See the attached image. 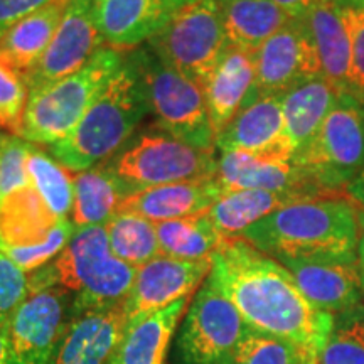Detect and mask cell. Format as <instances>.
<instances>
[{"label": "cell", "instance_id": "obj_43", "mask_svg": "<svg viewBox=\"0 0 364 364\" xmlns=\"http://www.w3.org/2000/svg\"><path fill=\"white\" fill-rule=\"evenodd\" d=\"M358 226H359V235H358V270L359 277H361L363 287H364V209L358 208Z\"/></svg>", "mask_w": 364, "mask_h": 364}, {"label": "cell", "instance_id": "obj_42", "mask_svg": "<svg viewBox=\"0 0 364 364\" xmlns=\"http://www.w3.org/2000/svg\"><path fill=\"white\" fill-rule=\"evenodd\" d=\"M344 194L346 198L351 199L359 209H364V167L363 171L346 186Z\"/></svg>", "mask_w": 364, "mask_h": 364}, {"label": "cell", "instance_id": "obj_9", "mask_svg": "<svg viewBox=\"0 0 364 364\" xmlns=\"http://www.w3.org/2000/svg\"><path fill=\"white\" fill-rule=\"evenodd\" d=\"M147 43L162 61L204 88L228 48L220 0L181 9Z\"/></svg>", "mask_w": 364, "mask_h": 364}, {"label": "cell", "instance_id": "obj_1", "mask_svg": "<svg viewBox=\"0 0 364 364\" xmlns=\"http://www.w3.org/2000/svg\"><path fill=\"white\" fill-rule=\"evenodd\" d=\"M209 277L255 331L321 353L334 316L304 297L292 273L241 236H230L213 255Z\"/></svg>", "mask_w": 364, "mask_h": 364}, {"label": "cell", "instance_id": "obj_13", "mask_svg": "<svg viewBox=\"0 0 364 364\" xmlns=\"http://www.w3.org/2000/svg\"><path fill=\"white\" fill-rule=\"evenodd\" d=\"M103 48L107 46L97 24L95 0H68L51 44L26 75L29 90L75 75Z\"/></svg>", "mask_w": 364, "mask_h": 364}, {"label": "cell", "instance_id": "obj_27", "mask_svg": "<svg viewBox=\"0 0 364 364\" xmlns=\"http://www.w3.org/2000/svg\"><path fill=\"white\" fill-rule=\"evenodd\" d=\"M228 46L255 53L292 21L272 0H220Z\"/></svg>", "mask_w": 364, "mask_h": 364}, {"label": "cell", "instance_id": "obj_20", "mask_svg": "<svg viewBox=\"0 0 364 364\" xmlns=\"http://www.w3.org/2000/svg\"><path fill=\"white\" fill-rule=\"evenodd\" d=\"M95 16L105 46L120 51L149 41L174 14L166 0H95Z\"/></svg>", "mask_w": 364, "mask_h": 364}, {"label": "cell", "instance_id": "obj_25", "mask_svg": "<svg viewBox=\"0 0 364 364\" xmlns=\"http://www.w3.org/2000/svg\"><path fill=\"white\" fill-rule=\"evenodd\" d=\"M66 6L68 0H56L7 27L0 36V61L26 76L51 44Z\"/></svg>", "mask_w": 364, "mask_h": 364}, {"label": "cell", "instance_id": "obj_40", "mask_svg": "<svg viewBox=\"0 0 364 364\" xmlns=\"http://www.w3.org/2000/svg\"><path fill=\"white\" fill-rule=\"evenodd\" d=\"M53 2H56V0H0V36L14 22Z\"/></svg>", "mask_w": 364, "mask_h": 364}, {"label": "cell", "instance_id": "obj_30", "mask_svg": "<svg viewBox=\"0 0 364 364\" xmlns=\"http://www.w3.org/2000/svg\"><path fill=\"white\" fill-rule=\"evenodd\" d=\"M161 255L177 260L211 258L225 241L206 213L179 220L156 223Z\"/></svg>", "mask_w": 364, "mask_h": 364}, {"label": "cell", "instance_id": "obj_29", "mask_svg": "<svg viewBox=\"0 0 364 364\" xmlns=\"http://www.w3.org/2000/svg\"><path fill=\"white\" fill-rule=\"evenodd\" d=\"M129 196L125 186L103 167H91L73 176L71 221L76 228L105 226Z\"/></svg>", "mask_w": 364, "mask_h": 364}, {"label": "cell", "instance_id": "obj_48", "mask_svg": "<svg viewBox=\"0 0 364 364\" xmlns=\"http://www.w3.org/2000/svg\"><path fill=\"white\" fill-rule=\"evenodd\" d=\"M317 364H318V363H317Z\"/></svg>", "mask_w": 364, "mask_h": 364}, {"label": "cell", "instance_id": "obj_17", "mask_svg": "<svg viewBox=\"0 0 364 364\" xmlns=\"http://www.w3.org/2000/svg\"><path fill=\"white\" fill-rule=\"evenodd\" d=\"M216 177L225 193L263 189L275 193H297L306 198H321L306 172L289 161H273L247 152H221Z\"/></svg>", "mask_w": 364, "mask_h": 364}, {"label": "cell", "instance_id": "obj_32", "mask_svg": "<svg viewBox=\"0 0 364 364\" xmlns=\"http://www.w3.org/2000/svg\"><path fill=\"white\" fill-rule=\"evenodd\" d=\"M27 172L36 191L59 220H65L73 209L71 171L33 144L27 159Z\"/></svg>", "mask_w": 364, "mask_h": 364}, {"label": "cell", "instance_id": "obj_41", "mask_svg": "<svg viewBox=\"0 0 364 364\" xmlns=\"http://www.w3.org/2000/svg\"><path fill=\"white\" fill-rule=\"evenodd\" d=\"M275 6H279L285 14H289L292 19H304L314 7L326 0H272Z\"/></svg>", "mask_w": 364, "mask_h": 364}, {"label": "cell", "instance_id": "obj_11", "mask_svg": "<svg viewBox=\"0 0 364 364\" xmlns=\"http://www.w3.org/2000/svg\"><path fill=\"white\" fill-rule=\"evenodd\" d=\"M71 312V292L61 287L27 294L9 321L4 364H49Z\"/></svg>", "mask_w": 364, "mask_h": 364}, {"label": "cell", "instance_id": "obj_8", "mask_svg": "<svg viewBox=\"0 0 364 364\" xmlns=\"http://www.w3.org/2000/svg\"><path fill=\"white\" fill-rule=\"evenodd\" d=\"M103 169L134 194L147 188L172 182L216 176L215 150H203L181 142L169 134H144L117 156L108 159Z\"/></svg>", "mask_w": 364, "mask_h": 364}, {"label": "cell", "instance_id": "obj_4", "mask_svg": "<svg viewBox=\"0 0 364 364\" xmlns=\"http://www.w3.org/2000/svg\"><path fill=\"white\" fill-rule=\"evenodd\" d=\"M124 63L125 56L118 49L103 48L75 75L31 90L22 139L51 147L70 136Z\"/></svg>", "mask_w": 364, "mask_h": 364}, {"label": "cell", "instance_id": "obj_45", "mask_svg": "<svg viewBox=\"0 0 364 364\" xmlns=\"http://www.w3.org/2000/svg\"><path fill=\"white\" fill-rule=\"evenodd\" d=\"M196 2H199V0H166L167 7H169V11L172 14H176L177 11H181V9H184V7L193 6V4H196Z\"/></svg>", "mask_w": 364, "mask_h": 364}, {"label": "cell", "instance_id": "obj_35", "mask_svg": "<svg viewBox=\"0 0 364 364\" xmlns=\"http://www.w3.org/2000/svg\"><path fill=\"white\" fill-rule=\"evenodd\" d=\"M29 91L26 76L0 61V130L22 135Z\"/></svg>", "mask_w": 364, "mask_h": 364}, {"label": "cell", "instance_id": "obj_28", "mask_svg": "<svg viewBox=\"0 0 364 364\" xmlns=\"http://www.w3.org/2000/svg\"><path fill=\"white\" fill-rule=\"evenodd\" d=\"M306 196L297 193H275L263 189L230 191L208 209L216 230L225 236H240L247 228L263 220L272 213L297 201H304Z\"/></svg>", "mask_w": 364, "mask_h": 364}, {"label": "cell", "instance_id": "obj_36", "mask_svg": "<svg viewBox=\"0 0 364 364\" xmlns=\"http://www.w3.org/2000/svg\"><path fill=\"white\" fill-rule=\"evenodd\" d=\"M76 231V225L70 218L65 220H59L58 225L53 228V231L49 233L43 243L34 245V247H0L6 252L11 260L16 263L21 270L26 273H31L38 268L44 267L48 262H53L63 250L66 248V245L70 243Z\"/></svg>", "mask_w": 364, "mask_h": 364}, {"label": "cell", "instance_id": "obj_34", "mask_svg": "<svg viewBox=\"0 0 364 364\" xmlns=\"http://www.w3.org/2000/svg\"><path fill=\"white\" fill-rule=\"evenodd\" d=\"M318 364H364V304L336 314Z\"/></svg>", "mask_w": 364, "mask_h": 364}, {"label": "cell", "instance_id": "obj_16", "mask_svg": "<svg viewBox=\"0 0 364 364\" xmlns=\"http://www.w3.org/2000/svg\"><path fill=\"white\" fill-rule=\"evenodd\" d=\"M125 326L124 306L71 312L49 364H110Z\"/></svg>", "mask_w": 364, "mask_h": 364}, {"label": "cell", "instance_id": "obj_23", "mask_svg": "<svg viewBox=\"0 0 364 364\" xmlns=\"http://www.w3.org/2000/svg\"><path fill=\"white\" fill-rule=\"evenodd\" d=\"M316 46L322 76L343 93H351V41L339 0L318 4L302 19Z\"/></svg>", "mask_w": 364, "mask_h": 364}, {"label": "cell", "instance_id": "obj_3", "mask_svg": "<svg viewBox=\"0 0 364 364\" xmlns=\"http://www.w3.org/2000/svg\"><path fill=\"white\" fill-rule=\"evenodd\" d=\"M150 113L139 71L125 58L118 75L90 105L70 136L51 145V157L71 172L88 171L124 147Z\"/></svg>", "mask_w": 364, "mask_h": 364}, {"label": "cell", "instance_id": "obj_44", "mask_svg": "<svg viewBox=\"0 0 364 364\" xmlns=\"http://www.w3.org/2000/svg\"><path fill=\"white\" fill-rule=\"evenodd\" d=\"M7 324H0V364L6 363V351H7Z\"/></svg>", "mask_w": 364, "mask_h": 364}, {"label": "cell", "instance_id": "obj_7", "mask_svg": "<svg viewBox=\"0 0 364 364\" xmlns=\"http://www.w3.org/2000/svg\"><path fill=\"white\" fill-rule=\"evenodd\" d=\"M295 166L324 196H346V186L364 167V100L341 93L321 129L299 156Z\"/></svg>", "mask_w": 364, "mask_h": 364}, {"label": "cell", "instance_id": "obj_18", "mask_svg": "<svg viewBox=\"0 0 364 364\" xmlns=\"http://www.w3.org/2000/svg\"><path fill=\"white\" fill-rule=\"evenodd\" d=\"M225 194L216 176L162 184L134 193L117 213H132L152 223H162L206 213Z\"/></svg>", "mask_w": 364, "mask_h": 364}, {"label": "cell", "instance_id": "obj_33", "mask_svg": "<svg viewBox=\"0 0 364 364\" xmlns=\"http://www.w3.org/2000/svg\"><path fill=\"white\" fill-rule=\"evenodd\" d=\"M318 354L277 336L248 327L231 364H317Z\"/></svg>", "mask_w": 364, "mask_h": 364}, {"label": "cell", "instance_id": "obj_21", "mask_svg": "<svg viewBox=\"0 0 364 364\" xmlns=\"http://www.w3.org/2000/svg\"><path fill=\"white\" fill-rule=\"evenodd\" d=\"M193 297L176 300L159 311L127 322L110 364H167L171 339Z\"/></svg>", "mask_w": 364, "mask_h": 364}, {"label": "cell", "instance_id": "obj_22", "mask_svg": "<svg viewBox=\"0 0 364 364\" xmlns=\"http://www.w3.org/2000/svg\"><path fill=\"white\" fill-rule=\"evenodd\" d=\"M255 86L253 53L228 46L204 85L209 120L218 136L248 102Z\"/></svg>", "mask_w": 364, "mask_h": 364}, {"label": "cell", "instance_id": "obj_39", "mask_svg": "<svg viewBox=\"0 0 364 364\" xmlns=\"http://www.w3.org/2000/svg\"><path fill=\"white\" fill-rule=\"evenodd\" d=\"M29 294V277L0 248V324H7Z\"/></svg>", "mask_w": 364, "mask_h": 364}, {"label": "cell", "instance_id": "obj_2", "mask_svg": "<svg viewBox=\"0 0 364 364\" xmlns=\"http://www.w3.org/2000/svg\"><path fill=\"white\" fill-rule=\"evenodd\" d=\"M358 235L356 204L346 196H321L289 204L240 236L275 260L356 263Z\"/></svg>", "mask_w": 364, "mask_h": 364}, {"label": "cell", "instance_id": "obj_19", "mask_svg": "<svg viewBox=\"0 0 364 364\" xmlns=\"http://www.w3.org/2000/svg\"><path fill=\"white\" fill-rule=\"evenodd\" d=\"M277 262L292 273L300 292L318 311L336 316L363 302L364 287L358 263H327L299 258H280Z\"/></svg>", "mask_w": 364, "mask_h": 364}, {"label": "cell", "instance_id": "obj_26", "mask_svg": "<svg viewBox=\"0 0 364 364\" xmlns=\"http://www.w3.org/2000/svg\"><path fill=\"white\" fill-rule=\"evenodd\" d=\"M59 218L33 184L0 201V247H34L48 238Z\"/></svg>", "mask_w": 364, "mask_h": 364}, {"label": "cell", "instance_id": "obj_47", "mask_svg": "<svg viewBox=\"0 0 364 364\" xmlns=\"http://www.w3.org/2000/svg\"><path fill=\"white\" fill-rule=\"evenodd\" d=\"M0 136H2V132H0ZM0 201H2V191H0Z\"/></svg>", "mask_w": 364, "mask_h": 364}, {"label": "cell", "instance_id": "obj_5", "mask_svg": "<svg viewBox=\"0 0 364 364\" xmlns=\"http://www.w3.org/2000/svg\"><path fill=\"white\" fill-rule=\"evenodd\" d=\"M54 287L75 294L73 312L124 306L136 267L112 253L105 226L76 228L66 248L49 263Z\"/></svg>", "mask_w": 364, "mask_h": 364}, {"label": "cell", "instance_id": "obj_10", "mask_svg": "<svg viewBox=\"0 0 364 364\" xmlns=\"http://www.w3.org/2000/svg\"><path fill=\"white\" fill-rule=\"evenodd\" d=\"M248 327L238 309L208 275L177 332L172 364H231Z\"/></svg>", "mask_w": 364, "mask_h": 364}, {"label": "cell", "instance_id": "obj_6", "mask_svg": "<svg viewBox=\"0 0 364 364\" xmlns=\"http://www.w3.org/2000/svg\"><path fill=\"white\" fill-rule=\"evenodd\" d=\"M130 61L139 71L159 129L193 147L215 150L216 135L201 86L162 61L149 46L134 51Z\"/></svg>", "mask_w": 364, "mask_h": 364}, {"label": "cell", "instance_id": "obj_37", "mask_svg": "<svg viewBox=\"0 0 364 364\" xmlns=\"http://www.w3.org/2000/svg\"><path fill=\"white\" fill-rule=\"evenodd\" d=\"M33 144L22 136L2 134L0 136V191L2 198L31 186L27 159Z\"/></svg>", "mask_w": 364, "mask_h": 364}, {"label": "cell", "instance_id": "obj_38", "mask_svg": "<svg viewBox=\"0 0 364 364\" xmlns=\"http://www.w3.org/2000/svg\"><path fill=\"white\" fill-rule=\"evenodd\" d=\"M339 9L351 41V93L364 100V6L339 0Z\"/></svg>", "mask_w": 364, "mask_h": 364}, {"label": "cell", "instance_id": "obj_31", "mask_svg": "<svg viewBox=\"0 0 364 364\" xmlns=\"http://www.w3.org/2000/svg\"><path fill=\"white\" fill-rule=\"evenodd\" d=\"M105 228L112 253L129 265L139 268L161 255L156 223L132 213H117Z\"/></svg>", "mask_w": 364, "mask_h": 364}, {"label": "cell", "instance_id": "obj_12", "mask_svg": "<svg viewBox=\"0 0 364 364\" xmlns=\"http://www.w3.org/2000/svg\"><path fill=\"white\" fill-rule=\"evenodd\" d=\"M253 56L252 97H282L304 81L322 75L316 46L302 19H292L282 27Z\"/></svg>", "mask_w": 364, "mask_h": 364}, {"label": "cell", "instance_id": "obj_46", "mask_svg": "<svg viewBox=\"0 0 364 364\" xmlns=\"http://www.w3.org/2000/svg\"><path fill=\"white\" fill-rule=\"evenodd\" d=\"M353 2H356V4H359V6H364V0H353Z\"/></svg>", "mask_w": 364, "mask_h": 364}, {"label": "cell", "instance_id": "obj_14", "mask_svg": "<svg viewBox=\"0 0 364 364\" xmlns=\"http://www.w3.org/2000/svg\"><path fill=\"white\" fill-rule=\"evenodd\" d=\"M213 258L177 260L159 255L136 268V277L129 297L124 302L127 322L142 314L159 311L176 300L193 297L211 273Z\"/></svg>", "mask_w": 364, "mask_h": 364}, {"label": "cell", "instance_id": "obj_24", "mask_svg": "<svg viewBox=\"0 0 364 364\" xmlns=\"http://www.w3.org/2000/svg\"><path fill=\"white\" fill-rule=\"evenodd\" d=\"M341 93L343 91L321 75L282 95L285 135L294 150V159L312 142Z\"/></svg>", "mask_w": 364, "mask_h": 364}, {"label": "cell", "instance_id": "obj_15", "mask_svg": "<svg viewBox=\"0 0 364 364\" xmlns=\"http://www.w3.org/2000/svg\"><path fill=\"white\" fill-rule=\"evenodd\" d=\"M216 149L294 162V150L285 135L282 97L250 95L238 115L216 136Z\"/></svg>", "mask_w": 364, "mask_h": 364}]
</instances>
